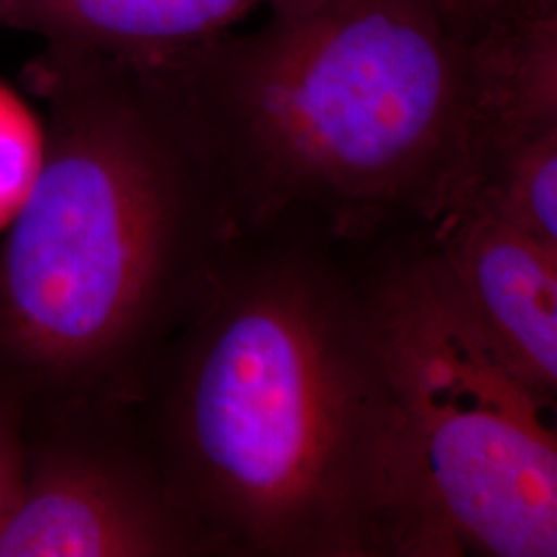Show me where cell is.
<instances>
[{
  "instance_id": "cell-1",
  "label": "cell",
  "mask_w": 557,
  "mask_h": 557,
  "mask_svg": "<svg viewBox=\"0 0 557 557\" xmlns=\"http://www.w3.org/2000/svg\"><path fill=\"white\" fill-rule=\"evenodd\" d=\"M543 4L475 34L430 0H285L255 32L145 62L227 239L425 232L473 195Z\"/></svg>"
},
{
  "instance_id": "cell-2",
  "label": "cell",
  "mask_w": 557,
  "mask_h": 557,
  "mask_svg": "<svg viewBox=\"0 0 557 557\" xmlns=\"http://www.w3.org/2000/svg\"><path fill=\"white\" fill-rule=\"evenodd\" d=\"M133 407L220 556L416 557L366 287L301 242L230 239Z\"/></svg>"
},
{
  "instance_id": "cell-3",
  "label": "cell",
  "mask_w": 557,
  "mask_h": 557,
  "mask_svg": "<svg viewBox=\"0 0 557 557\" xmlns=\"http://www.w3.org/2000/svg\"><path fill=\"white\" fill-rule=\"evenodd\" d=\"M21 81L48 128L0 248V384L135 405L230 242L218 202L147 62L44 44Z\"/></svg>"
},
{
  "instance_id": "cell-4",
  "label": "cell",
  "mask_w": 557,
  "mask_h": 557,
  "mask_svg": "<svg viewBox=\"0 0 557 557\" xmlns=\"http://www.w3.org/2000/svg\"><path fill=\"white\" fill-rule=\"evenodd\" d=\"M416 557H556L554 400L479 324L430 238L368 281Z\"/></svg>"
},
{
  "instance_id": "cell-5",
  "label": "cell",
  "mask_w": 557,
  "mask_h": 557,
  "mask_svg": "<svg viewBox=\"0 0 557 557\" xmlns=\"http://www.w3.org/2000/svg\"><path fill=\"white\" fill-rule=\"evenodd\" d=\"M25 481L0 557H209L133 405L25 409Z\"/></svg>"
},
{
  "instance_id": "cell-6",
  "label": "cell",
  "mask_w": 557,
  "mask_h": 557,
  "mask_svg": "<svg viewBox=\"0 0 557 557\" xmlns=\"http://www.w3.org/2000/svg\"><path fill=\"white\" fill-rule=\"evenodd\" d=\"M425 232L502 354L533 388L556 398V248L471 200Z\"/></svg>"
},
{
  "instance_id": "cell-7",
  "label": "cell",
  "mask_w": 557,
  "mask_h": 557,
  "mask_svg": "<svg viewBox=\"0 0 557 557\" xmlns=\"http://www.w3.org/2000/svg\"><path fill=\"white\" fill-rule=\"evenodd\" d=\"M285 0H0V32L120 60H153L234 32Z\"/></svg>"
},
{
  "instance_id": "cell-8",
  "label": "cell",
  "mask_w": 557,
  "mask_h": 557,
  "mask_svg": "<svg viewBox=\"0 0 557 557\" xmlns=\"http://www.w3.org/2000/svg\"><path fill=\"white\" fill-rule=\"evenodd\" d=\"M469 200L557 250V124L499 133Z\"/></svg>"
},
{
  "instance_id": "cell-9",
  "label": "cell",
  "mask_w": 557,
  "mask_h": 557,
  "mask_svg": "<svg viewBox=\"0 0 557 557\" xmlns=\"http://www.w3.org/2000/svg\"><path fill=\"white\" fill-rule=\"evenodd\" d=\"M40 140L20 106L0 94V221L15 218L38 174Z\"/></svg>"
},
{
  "instance_id": "cell-10",
  "label": "cell",
  "mask_w": 557,
  "mask_h": 557,
  "mask_svg": "<svg viewBox=\"0 0 557 557\" xmlns=\"http://www.w3.org/2000/svg\"><path fill=\"white\" fill-rule=\"evenodd\" d=\"M25 460V405L15 391L0 384V529L20 502Z\"/></svg>"
},
{
  "instance_id": "cell-11",
  "label": "cell",
  "mask_w": 557,
  "mask_h": 557,
  "mask_svg": "<svg viewBox=\"0 0 557 557\" xmlns=\"http://www.w3.org/2000/svg\"><path fill=\"white\" fill-rule=\"evenodd\" d=\"M458 25L487 34L508 23L520 11L524 0H430Z\"/></svg>"
}]
</instances>
